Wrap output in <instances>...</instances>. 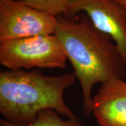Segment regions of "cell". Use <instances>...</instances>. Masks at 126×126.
I'll list each match as a JSON object with an SVG mask.
<instances>
[{
    "mask_svg": "<svg viewBox=\"0 0 126 126\" xmlns=\"http://www.w3.org/2000/svg\"><path fill=\"white\" fill-rule=\"evenodd\" d=\"M58 38L81 85L83 114L92 113V90L97 83L126 78V64L112 39L98 30L86 13L58 16Z\"/></svg>",
    "mask_w": 126,
    "mask_h": 126,
    "instance_id": "1",
    "label": "cell"
},
{
    "mask_svg": "<svg viewBox=\"0 0 126 126\" xmlns=\"http://www.w3.org/2000/svg\"><path fill=\"white\" fill-rule=\"evenodd\" d=\"M77 79L70 72L46 76L23 69L1 72L0 113L4 120L19 126L32 124L48 109L67 118H77L64 99V93Z\"/></svg>",
    "mask_w": 126,
    "mask_h": 126,
    "instance_id": "2",
    "label": "cell"
},
{
    "mask_svg": "<svg viewBox=\"0 0 126 126\" xmlns=\"http://www.w3.org/2000/svg\"><path fill=\"white\" fill-rule=\"evenodd\" d=\"M67 57L55 34L6 41L0 44V64L9 70L65 69Z\"/></svg>",
    "mask_w": 126,
    "mask_h": 126,
    "instance_id": "3",
    "label": "cell"
},
{
    "mask_svg": "<svg viewBox=\"0 0 126 126\" xmlns=\"http://www.w3.org/2000/svg\"><path fill=\"white\" fill-rule=\"evenodd\" d=\"M58 18L25 4L23 0H0V42L54 34Z\"/></svg>",
    "mask_w": 126,
    "mask_h": 126,
    "instance_id": "4",
    "label": "cell"
},
{
    "mask_svg": "<svg viewBox=\"0 0 126 126\" xmlns=\"http://www.w3.org/2000/svg\"><path fill=\"white\" fill-rule=\"evenodd\" d=\"M86 13L94 27L109 36L126 64V11L112 0H73L64 16Z\"/></svg>",
    "mask_w": 126,
    "mask_h": 126,
    "instance_id": "5",
    "label": "cell"
},
{
    "mask_svg": "<svg viewBox=\"0 0 126 126\" xmlns=\"http://www.w3.org/2000/svg\"><path fill=\"white\" fill-rule=\"evenodd\" d=\"M93 113L99 126H126V82L113 79L93 97Z\"/></svg>",
    "mask_w": 126,
    "mask_h": 126,
    "instance_id": "6",
    "label": "cell"
},
{
    "mask_svg": "<svg viewBox=\"0 0 126 126\" xmlns=\"http://www.w3.org/2000/svg\"><path fill=\"white\" fill-rule=\"evenodd\" d=\"M59 115L53 109H44L38 114L36 120L32 124L19 126L1 118L0 120V126H85L77 118L63 120Z\"/></svg>",
    "mask_w": 126,
    "mask_h": 126,
    "instance_id": "7",
    "label": "cell"
},
{
    "mask_svg": "<svg viewBox=\"0 0 126 126\" xmlns=\"http://www.w3.org/2000/svg\"><path fill=\"white\" fill-rule=\"evenodd\" d=\"M73 0H23L30 6L42 10L58 17L67 12L68 6Z\"/></svg>",
    "mask_w": 126,
    "mask_h": 126,
    "instance_id": "8",
    "label": "cell"
},
{
    "mask_svg": "<svg viewBox=\"0 0 126 126\" xmlns=\"http://www.w3.org/2000/svg\"><path fill=\"white\" fill-rule=\"evenodd\" d=\"M112 1L116 2L119 5H121L122 7L126 11V0H112Z\"/></svg>",
    "mask_w": 126,
    "mask_h": 126,
    "instance_id": "9",
    "label": "cell"
}]
</instances>
